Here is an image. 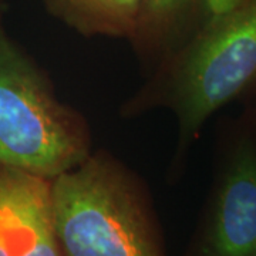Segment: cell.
I'll list each match as a JSON object with an SVG mask.
<instances>
[{"mask_svg": "<svg viewBox=\"0 0 256 256\" xmlns=\"http://www.w3.org/2000/svg\"><path fill=\"white\" fill-rule=\"evenodd\" d=\"M230 104L256 106V0L204 23L146 74L120 117L172 114L176 146L170 172L176 178L210 117Z\"/></svg>", "mask_w": 256, "mask_h": 256, "instance_id": "cell-1", "label": "cell"}, {"mask_svg": "<svg viewBox=\"0 0 256 256\" xmlns=\"http://www.w3.org/2000/svg\"><path fill=\"white\" fill-rule=\"evenodd\" d=\"M62 256L166 254L152 196L134 171L106 150L52 178Z\"/></svg>", "mask_w": 256, "mask_h": 256, "instance_id": "cell-2", "label": "cell"}, {"mask_svg": "<svg viewBox=\"0 0 256 256\" xmlns=\"http://www.w3.org/2000/svg\"><path fill=\"white\" fill-rule=\"evenodd\" d=\"M86 116L0 28V165L53 178L92 152Z\"/></svg>", "mask_w": 256, "mask_h": 256, "instance_id": "cell-3", "label": "cell"}, {"mask_svg": "<svg viewBox=\"0 0 256 256\" xmlns=\"http://www.w3.org/2000/svg\"><path fill=\"white\" fill-rule=\"evenodd\" d=\"M212 171L186 254L256 256V106L220 120Z\"/></svg>", "mask_w": 256, "mask_h": 256, "instance_id": "cell-4", "label": "cell"}, {"mask_svg": "<svg viewBox=\"0 0 256 256\" xmlns=\"http://www.w3.org/2000/svg\"><path fill=\"white\" fill-rule=\"evenodd\" d=\"M0 256H62L52 178L0 165Z\"/></svg>", "mask_w": 256, "mask_h": 256, "instance_id": "cell-5", "label": "cell"}, {"mask_svg": "<svg viewBox=\"0 0 256 256\" xmlns=\"http://www.w3.org/2000/svg\"><path fill=\"white\" fill-rule=\"evenodd\" d=\"M201 24V0H141L132 52L148 74L191 38Z\"/></svg>", "mask_w": 256, "mask_h": 256, "instance_id": "cell-6", "label": "cell"}, {"mask_svg": "<svg viewBox=\"0 0 256 256\" xmlns=\"http://www.w3.org/2000/svg\"><path fill=\"white\" fill-rule=\"evenodd\" d=\"M64 26L84 37L131 40L137 30L141 0H40Z\"/></svg>", "mask_w": 256, "mask_h": 256, "instance_id": "cell-7", "label": "cell"}, {"mask_svg": "<svg viewBox=\"0 0 256 256\" xmlns=\"http://www.w3.org/2000/svg\"><path fill=\"white\" fill-rule=\"evenodd\" d=\"M245 0H201V28L204 23L222 18L239 8Z\"/></svg>", "mask_w": 256, "mask_h": 256, "instance_id": "cell-8", "label": "cell"}, {"mask_svg": "<svg viewBox=\"0 0 256 256\" xmlns=\"http://www.w3.org/2000/svg\"><path fill=\"white\" fill-rule=\"evenodd\" d=\"M0 28H2V8H0Z\"/></svg>", "mask_w": 256, "mask_h": 256, "instance_id": "cell-9", "label": "cell"}]
</instances>
